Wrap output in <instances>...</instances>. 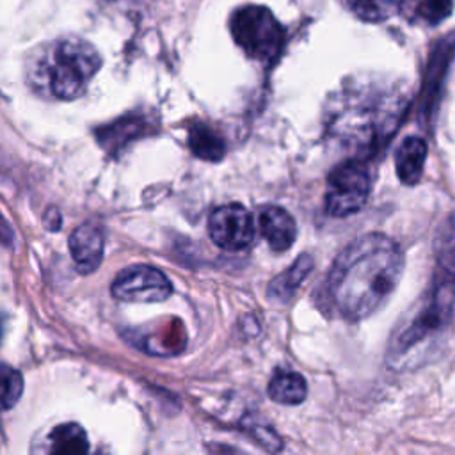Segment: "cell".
Returning a JSON list of instances; mask_svg holds the SVG:
<instances>
[{
  "label": "cell",
  "instance_id": "1",
  "mask_svg": "<svg viewBox=\"0 0 455 455\" xmlns=\"http://www.w3.org/2000/svg\"><path fill=\"white\" fill-rule=\"evenodd\" d=\"M403 272L400 245L384 233H366L345 245L327 274V295L347 320L375 313L395 291Z\"/></svg>",
  "mask_w": 455,
  "mask_h": 455
},
{
  "label": "cell",
  "instance_id": "2",
  "mask_svg": "<svg viewBox=\"0 0 455 455\" xmlns=\"http://www.w3.org/2000/svg\"><path fill=\"white\" fill-rule=\"evenodd\" d=\"M402 110L403 98L395 91L347 87L332 101L327 132L339 146L364 153L395 132Z\"/></svg>",
  "mask_w": 455,
  "mask_h": 455
},
{
  "label": "cell",
  "instance_id": "3",
  "mask_svg": "<svg viewBox=\"0 0 455 455\" xmlns=\"http://www.w3.org/2000/svg\"><path fill=\"white\" fill-rule=\"evenodd\" d=\"M453 304L455 286L451 281L434 286L391 336L386 354L387 364L395 370H409L434 355L448 334Z\"/></svg>",
  "mask_w": 455,
  "mask_h": 455
},
{
  "label": "cell",
  "instance_id": "4",
  "mask_svg": "<svg viewBox=\"0 0 455 455\" xmlns=\"http://www.w3.org/2000/svg\"><path fill=\"white\" fill-rule=\"evenodd\" d=\"M101 66L92 44L66 37L46 43L30 59V82L57 100L78 98Z\"/></svg>",
  "mask_w": 455,
  "mask_h": 455
},
{
  "label": "cell",
  "instance_id": "5",
  "mask_svg": "<svg viewBox=\"0 0 455 455\" xmlns=\"http://www.w3.org/2000/svg\"><path fill=\"white\" fill-rule=\"evenodd\" d=\"M235 43L254 60L274 62L281 53L286 32L265 5L238 7L229 21Z\"/></svg>",
  "mask_w": 455,
  "mask_h": 455
},
{
  "label": "cell",
  "instance_id": "6",
  "mask_svg": "<svg viewBox=\"0 0 455 455\" xmlns=\"http://www.w3.org/2000/svg\"><path fill=\"white\" fill-rule=\"evenodd\" d=\"M371 190L368 165L361 158L339 164L327 180L325 212L332 217H347L359 212Z\"/></svg>",
  "mask_w": 455,
  "mask_h": 455
},
{
  "label": "cell",
  "instance_id": "7",
  "mask_svg": "<svg viewBox=\"0 0 455 455\" xmlns=\"http://www.w3.org/2000/svg\"><path fill=\"white\" fill-rule=\"evenodd\" d=\"M110 291L123 302H162L172 293V284L151 265H132L116 275Z\"/></svg>",
  "mask_w": 455,
  "mask_h": 455
},
{
  "label": "cell",
  "instance_id": "8",
  "mask_svg": "<svg viewBox=\"0 0 455 455\" xmlns=\"http://www.w3.org/2000/svg\"><path fill=\"white\" fill-rule=\"evenodd\" d=\"M208 235L212 242L224 251H243L256 236V228L251 213L236 203H228L215 208L208 219Z\"/></svg>",
  "mask_w": 455,
  "mask_h": 455
},
{
  "label": "cell",
  "instance_id": "9",
  "mask_svg": "<svg viewBox=\"0 0 455 455\" xmlns=\"http://www.w3.org/2000/svg\"><path fill=\"white\" fill-rule=\"evenodd\" d=\"M258 228L268 247L275 252L288 251L297 236L293 217L281 206L268 204L258 215Z\"/></svg>",
  "mask_w": 455,
  "mask_h": 455
},
{
  "label": "cell",
  "instance_id": "10",
  "mask_svg": "<svg viewBox=\"0 0 455 455\" xmlns=\"http://www.w3.org/2000/svg\"><path fill=\"white\" fill-rule=\"evenodd\" d=\"M69 252L80 274L94 272L103 258V233L96 224H82L69 236Z\"/></svg>",
  "mask_w": 455,
  "mask_h": 455
},
{
  "label": "cell",
  "instance_id": "11",
  "mask_svg": "<svg viewBox=\"0 0 455 455\" xmlns=\"http://www.w3.org/2000/svg\"><path fill=\"white\" fill-rule=\"evenodd\" d=\"M427 142L419 135H409L400 142L395 153V169L398 180L403 185L414 187L419 181L427 162Z\"/></svg>",
  "mask_w": 455,
  "mask_h": 455
},
{
  "label": "cell",
  "instance_id": "12",
  "mask_svg": "<svg viewBox=\"0 0 455 455\" xmlns=\"http://www.w3.org/2000/svg\"><path fill=\"white\" fill-rule=\"evenodd\" d=\"M315 267V259L311 254H300L291 267H288L283 274L275 275L267 288V297L272 302H288L295 291L300 288L302 281L309 275Z\"/></svg>",
  "mask_w": 455,
  "mask_h": 455
},
{
  "label": "cell",
  "instance_id": "13",
  "mask_svg": "<svg viewBox=\"0 0 455 455\" xmlns=\"http://www.w3.org/2000/svg\"><path fill=\"white\" fill-rule=\"evenodd\" d=\"M268 395L274 402L283 405H297L307 395L304 377L291 370H277L268 382Z\"/></svg>",
  "mask_w": 455,
  "mask_h": 455
},
{
  "label": "cell",
  "instance_id": "14",
  "mask_svg": "<svg viewBox=\"0 0 455 455\" xmlns=\"http://www.w3.org/2000/svg\"><path fill=\"white\" fill-rule=\"evenodd\" d=\"M188 148L196 156L208 162H217L226 155L224 139L206 123H194L188 128Z\"/></svg>",
  "mask_w": 455,
  "mask_h": 455
},
{
  "label": "cell",
  "instance_id": "15",
  "mask_svg": "<svg viewBox=\"0 0 455 455\" xmlns=\"http://www.w3.org/2000/svg\"><path fill=\"white\" fill-rule=\"evenodd\" d=\"M407 0H338L341 7L352 12L355 18L370 23H380L396 16Z\"/></svg>",
  "mask_w": 455,
  "mask_h": 455
},
{
  "label": "cell",
  "instance_id": "16",
  "mask_svg": "<svg viewBox=\"0 0 455 455\" xmlns=\"http://www.w3.org/2000/svg\"><path fill=\"white\" fill-rule=\"evenodd\" d=\"M50 450L55 453H85L89 450L87 435L76 423H64L50 434Z\"/></svg>",
  "mask_w": 455,
  "mask_h": 455
},
{
  "label": "cell",
  "instance_id": "17",
  "mask_svg": "<svg viewBox=\"0 0 455 455\" xmlns=\"http://www.w3.org/2000/svg\"><path fill=\"white\" fill-rule=\"evenodd\" d=\"M435 258L437 265L448 274V279L455 284V217H450L441 226L435 236Z\"/></svg>",
  "mask_w": 455,
  "mask_h": 455
},
{
  "label": "cell",
  "instance_id": "18",
  "mask_svg": "<svg viewBox=\"0 0 455 455\" xmlns=\"http://www.w3.org/2000/svg\"><path fill=\"white\" fill-rule=\"evenodd\" d=\"M21 393H23L21 373L5 363H0V411H7L14 407Z\"/></svg>",
  "mask_w": 455,
  "mask_h": 455
},
{
  "label": "cell",
  "instance_id": "19",
  "mask_svg": "<svg viewBox=\"0 0 455 455\" xmlns=\"http://www.w3.org/2000/svg\"><path fill=\"white\" fill-rule=\"evenodd\" d=\"M455 0H419L418 16L427 23H441L446 16H450Z\"/></svg>",
  "mask_w": 455,
  "mask_h": 455
}]
</instances>
